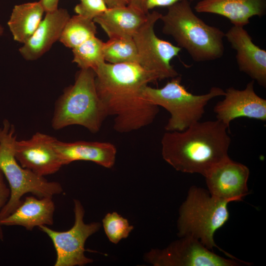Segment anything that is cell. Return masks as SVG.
<instances>
[{"mask_svg":"<svg viewBox=\"0 0 266 266\" xmlns=\"http://www.w3.org/2000/svg\"><path fill=\"white\" fill-rule=\"evenodd\" d=\"M97 92L108 116H114L113 128L127 133L151 124L159 112L158 106L144 100L142 89L161 80L156 73L137 63L104 62L95 71Z\"/></svg>","mask_w":266,"mask_h":266,"instance_id":"obj_1","label":"cell"},{"mask_svg":"<svg viewBox=\"0 0 266 266\" xmlns=\"http://www.w3.org/2000/svg\"><path fill=\"white\" fill-rule=\"evenodd\" d=\"M229 129L216 119L200 121L182 131L166 132L161 140L163 158L177 171L204 176L230 157Z\"/></svg>","mask_w":266,"mask_h":266,"instance_id":"obj_2","label":"cell"},{"mask_svg":"<svg viewBox=\"0 0 266 266\" xmlns=\"http://www.w3.org/2000/svg\"><path fill=\"white\" fill-rule=\"evenodd\" d=\"M190 1L182 0L167 7L166 13L160 19L163 33L172 36L177 46L185 49L196 62L221 58L225 51V33L197 16Z\"/></svg>","mask_w":266,"mask_h":266,"instance_id":"obj_3","label":"cell"},{"mask_svg":"<svg viewBox=\"0 0 266 266\" xmlns=\"http://www.w3.org/2000/svg\"><path fill=\"white\" fill-rule=\"evenodd\" d=\"M95 77L92 69L78 72L74 84L65 90L56 103L52 120L54 130L79 125L93 133L100 131L108 114L98 95Z\"/></svg>","mask_w":266,"mask_h":266,"instance_id":"obj_4","label":"cell"},{"mask_svg":"<svg viewBox=\"0 0 266 266\" xmlns=\"http://www.w3.org/2000/svg\"><path fill=\"white\" fill-rule=\"evenodd\" d=\"M229 202L211 195L203 188L192 186L179 208L178 235L195 238L211 250L217 247L229 258L237 259L218 247L214 239L216 232L229 219Z\"/></svg>","mask_w":266,"mask_h":266,"instance_id":"obj_5","label":"cell"},{"mask_svg":"<svg viewBox=\"0 0 266 266\" xmlns=\"http://www.w3.org/2000/svg\"><path fill=\"white\" fill-rule=\"evenodd\" d=\"M16 139L14 126L4 120L0 128V170L8 182L10 195L0 212V220L16 209L22 202L21 198L26 194L32 193L39 198H52L63 191L59 183L49 181L19 164L14 156Z\"/></svg>","mask_w":266,"mask_h":266,"instance_id":"obj_6","label":"cell"},{"mask_svg":"<svg viewBox=\"0 0 266 266\" xmlns=\"http://www.w3.org/2000/svg\"><path fill=\"white\" fill-rule=\"evenodd\" d=\"M181 79L178 75L171 78L162 88L146 85L142 89L144 100L163 107L170 113V117L165 127L166 132L182 131L200 121L208 102L225 95V91L217 87H212L205 94H193L181 84Z\"/></svg>","mask_w":266,"mask_h":266,"instance_id":"obj_7","label":"cell"},{"mask_svg":"<svg viewBox=\"0 0 266 266\" xmlns=\"http://www.w3.org/2000/svg\"><path fill=\"white\" fill-rule=\"evenodd\" d=\"M162 14L155 10L149 12L146 20L133 38L137 48L138 64L156 73L163 80L179 75L170 61L178 55L182 49L156 35L155 25Z\"/></svg>","mask_w":266,"mask_h":266,"instance_id":"obj_8","label":"cell"},{"mask_svg":"<svg viewBox=\"0 0 266 266\" xmlns=\"http://www.w3.org/2000/svg\"><path fill=\"white\" fill-rule=\"evenodd\" d=\"M73 202L75 220L69 230L59 232L46 225L38 227L53 243L57 255L54 266H82L93 262L84 254L85 244L88 238L99 231L101 225L99 222L85 223L83 205L77 200H74Z\"/></svg>","mask_w":266,"mask_h":266,"instance_id":"obj_9","label":"cell"},{"mask_svg":"<svg viewBox=\"0 0 266 266\" xmlns=\"http://www.w3.org/2000/svg\"><path fill=\"white\" fill-rule=\"evenodd\" d=\"M144 261L154 266H237L249 265L244 261L226 259L216 254L199 240L191 237H181L166 247L152 249Z\"/></svg>","mask_w":266,"mask_h":266,"instance_id":"obj_10","label":"cell"},{"mask_svg":"<svg viewBox=\"0 0 266 266\" xmlns=\"http://www.w3.org/2000/svg\"><path fill=\"white\" fill-rule=\"evenodd\" d=\"M56 138L36 133L30 139L17 140L14 144L15 157L19 164L39 176L54 174L63 166L54 147Z\"/></svg>","mask_w":266,"mask_h":266,"instance_id":"obj_11","label":"cell"},{"mask_svg":"<svg viewBox=\"0 0 266 266\" xmlns=\"http://www.w3.org/2000/svg\"><path fill=\"white\" fill-rule=\"evenodd\" d=\"M250 170L245 165L228 158L204 176L211 195L232 201H241L249 194Z\"/></svg>","mask_w":266,"mask_h":266,"instance_id":"obj_12","label":"cell"},{"mask_svg":"<svg viewBox=\"0 0 266 266\" xmlns=\"http://www.w3.org/2000/svg\"><path fill=\"white\" fill-rule=\"evenodd\" d=\"M254 82H249L243 90L232 87L225 91L224 99L213 109L217 120L229 128L231 122L238 118L266 121V100L255 92Z\"/></svg>","mask_w":266,"mask_h":266,"instance_id":"obj_13","label":"cell"},{"mask_svg":"<svg viewBox=\"0 0 266 266\" xmlns=\"http://www.w3.org/2000/svg\"><path fill=\"white\" fill-rule=\"evenodd\" d=\"M225 37L236 52L238 68L259 85L266 86V51L256 45L244 27L233 26Z\"/></svg>","mask_w":266,"mask_h":266,"instance_id":"obj_14","label":"cell"},{"mask_svg":"<svg viewBox=\"0 0 266 266\" xmlns=\"http://www.w3.org/2000/svg\"><path fill=\"white\" fill-rule=\"evenodd\" d=\"M70 17L65 8L46 12L31 37L20 48L19 52L28 61H34L48 51L59 40L63 30Z\"/></svg>","mask_w":266,"mask_h":266,"instance_id":"obj_15","label":"cell"},{"mask_svg":"<svg viewBox=\"0 0 266 266\" xmlns=\"http://www.w3.org/2000/svg\"><path fill=\"white\" fill-rule=\"evenodd\" d=\"M54 145L64 166L76 161H85L109 168L115 162L116 148L110 142L87 141L66 142L56 139Z\"/></svg>","mask_w":266,"mask_h":266,"instance_id":"obj_16","label":"cell"},{"mask_svg":"<svg viewBox=\"0 0 266 266\" xmlns=\"http://www.w3.org/2000/svg\"><path fill=\"white\" fill-rule=\"evenodd\" d=\"M195 9L199 13L222 16L233 26L244 27L252 17L265 14L266 0H200Z\"/></svg>","mask_w":266,"mask_h":266,"instance_id":"obj_17","label":"cell"},{"mask_svg":"<svg viewBox=\"0 0 266 266\" xmlns=\"http://www.w3.org/2000/svg\"><path fill=\"white\" fill-rule=\"evenodd\" d=\"M55 209L52 198L27 197L12 213L0 220V224L20 226L29 231L41 225H52Z\"/></svg>","mask_w":266,"mask_h":266,"instance_id":"obj_18","label":"cell"},{"mask_svg":"<svg viewBox=\"0 0 266 266\" xmlns=\"http://www.w3.org/2000/svg\"><path fill=\"white\" fill-rule=\"evenodd\" d=\"M147 14L128 5L108 8L93 21L101 27L109 38L133 37L146 20Z\"/></svg>","mask_w":266,"mask_h":266,"instance_id":"obj_19","label":"cell"},{"mask_svg":"<svg viewBox=\"0 0 266 266\" xmlns=\"http://www.w3.org/2000/svg\"><path fill=\"white\" fill-rule=\"evenodd\" d=\"M44 12L39 1L15 5L7 22L14 40L25 43L38 27Z\"/></svg>","mask_w":266,"mask_h":266,"instance_id":"obj_20","label":"cell"},{"mask_svg":"<svg viewBox=\"0 0 266 266\" xmlns=\"http://www.w3.org/2000/svg\"><path fill=\"white\" fill-rule=\"evenodd\" d=\"M96 33L97 27L93 20L76 14L67 20L59 40L72 49L96 36Z\"/></svg>","mask_w":266,"mask_h":266,"instance_id":"obj_21","label":"cell"},{"mask_svg":"<svg viewBox=\"0 0 266 266\" xmlns=\"http://www.w3.org/2000/svg\"><path fill=\"white\" fill-rule=\"evenodd\" d=\"M103 54L105 62L108 63L138 64L137 48L132 37L109 38L104 42Z\"/></svg>","mask_w":266,"mask_h":266,"instance_id":"obj_22","label":"cell"},{"mask_svg":"<svg viewBox=\"0 0 266 266\" xmlns=\"http://www.w3.org/2000/svg\"><path fill=\"white\" fill-rule=\"evenodd\" d=\"M104 42L95 36L72 49L73 62L80 69H92L95 71L105 62Z\"/></svg>","mask_w":266,"mask_h":266,"instance_id":"obj_23","label":"cell"},{"mask_svg":"<svg viewBox=\"0 0 266 266\" xmlns=\"http://www.w3.org/2000/svg\"><path fill=\"white\" fill-rule=\"evenodd\" d=\"M102 225L108 239L114 244L127 238L133 229L127 219L116 212L107 213L102 219Z\"/></svg>","mask_w":266,"mask_h":266,"instance_id":"obj_24","label":"cell"},{"mask_svg":"<svg viewBox=\"0 0 266 266\" xmlns=\"http://www.w3.org/2000/svg\"><path fill=\"white\" fill-rule=\"evenodd\" d=\"M107 8L104 0H80L74 7V11L77 15L93 21Z\"/></svg>","mask_w":266,"mask_h":266,"instance_id":"obj_25","label":"cell"},{"mask_svg":"<svg viewBox=\"0 0 266 266\" xmlns=\"http://www.w3.org/2000/svg\"><path fill=\"white\" fill-rule=\"evenodd\" d=\"M182 0H132L131 5L145 14L156 7H168ZM192 1L193 0H188Z\"/></svg>","mask_w":266,"mask_h":266,"instance_id":"obj_26","label":"cell"},{"mask_svg":"<svg viewBox=\"0 0 266 266\" xmlns=\"http://www.w3.org/2000/svg\"><path fill=\"white\" fill-rule=\"evenodd\" d=\"M4 176L0 170V212L8 201L10 195V191L5 181ZM3 233L0 224V240H3Z\"/></svg>","mask_w":266,"mask_h":266,"instance_id":"obj_27","label":"cell"},{"mask_svg":"<svg viewBox=\"0 0 266 266\" xmlns=\"http://www.w3.org/2000/svg\"><path fill=\"white\" fill-rule=\"evenodd\" d=\"M45 12L54 11L58 8L59 0H39Z\"/></svg>","mask_w":266,"mask_h":266,"instance_id":"obj_28","label":"cell"},{"mask_svg":"<svg viewBox=\"0 0 266 266\" xmlns=\"http://www.w3.org/2000/svg\"><path fill=\"white\" fill-rule=\"evenodd\" d=\"M108 8H114L129 5L132 0H104Z\"/></svg>","mask_w":266,"mask_h":266,"instance_id":"obj_29","label":"cell"},{"mask_svg":"<svg viewBox=\"0 0 266 266\" xmlns=\"http://www.w3.org/2000/svg\"><path fill=\"white\" fill-rule=\"evenodd\" d=\"M3 27L0 25V36L3 33Z\"/></svg>","mask_w":266,"mask_h":266,"instance_id":"obj_30","label":"cell"},{"mask_svg":"<svg viewBox=\"0 0 266 266\" xmlns=\"http://www.w3.org/2000/svg\"></svg>","mask_w":266,"mask_h":266,"instance_id":"obj_31","label":"cell"}]
</instances>
